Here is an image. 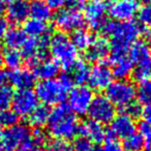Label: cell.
Returning <instances> with one entry per match:
<instances>
[{"label": "cell", "mask_w": 151, "mask_h": 151, "mask_svg": "<svg viewBox=\"0 0 151 151\" xmlns=\"http://www.w3.org/2000/svg\"><path fill=\"white\" fill-rule=\"evenodd\" d=\"M32 68V73L35 76V78H38L40 80H50L55 79L57 75L59 73V64L54 59L46 58L42 60H37L32 65H30Z\"/></svg>", "instance_id": "cell-16"}, {"label": "cell", "mask_w": 151, "mask_h": 151, "mask_svg": "<svg viewBox=\"0 0 151 151\" xmlns=\"http://www.w3.org/2000/svg\"><path fill=\"white\" fill-rule=\"evenodd\" d=\"M49 151H73V146L68 141L54 139L47 145Z\"/></svg>", "instance_id": "cell-37"}, {"label": "cell", "mask_w": 151, "mask_h": 151, "mask_svg": "<svg viewBox=\"0 0 151 151\" xmlns=\"http://www.w3.org/2000/svg\"><path fill=\"white\" fill-rule=\"evenodd\" d=\"M147 46H148L149 52H150V56H151V36H150V38H149V42L147 44Z\"/></svg>", "instance_id": "cell-49"}, {"label": "cell", "mask_w": 151, "mask_h": 151, "mask_svg": "<svg viewBox=\"0 0 151 151\" xmlns=\"http://www.w3.org/2000/svg\"><path fill=\"white\" fill-rule=\"evenodd\" d=\"M132 1H134V2H138L139 0H132ZM142 1H144V2H145V1H148V0H142Z\"/></svg>", "instance_id": "cell-52"}, {"label": "cell", "mask_w": 151, "mask_h": 151, "mask_svg": "<svg viewBox=\"0 0 151 151\" xmlns=\"http://www.w3.org/2000/svg\"><path fill=\"white\" fill-rule=\"evenodd\" d=\"M67 0H45V2L51 7V9H61L65 4Z\"/></svg>", "instance_id": "cell-42"}, {"label": "cell", "mask_w": 151, "mask_h": 151, "mask_svg": "<svg viewBox=\"0 0 151 151\" xmlns=\"http://www.w3.org/2000/svg\"><path fill=\"white\" fill-rule=\"evenodd\" d=\"M89 119L101 124H107L113 120L116 114L115 106L108 99L106 95L97 94L93 96L87 111Z\"/></svg>", "instance_id": "cell-6"}, {"label": "cell", "mask_w": 151, "mask_h": 151, "mask_svg": "<svg viewBox=\"0 0 151 151\" xmlns=\"http://www.w3.org/2000/svg\"><path fill=\"white\" fill-rule=\"evenodd\" d=\"M70 40L73 42V45L75 46V48L77 50L85 51L89 47L90 42H92V35L89 33V31H87L86 29L82 28V29H79L77 31L73 32L71 33Z\"/></svg>", "instance_id": "cell-28"}, {"label": "cell", "mask_w": 151, "mask_h": 151, "mask_svg": "<svg viewBox=\"0 0 151 151\" xmlns=\"http://www.w3.org/2000/svg\"><path fill=\"white\" fill-rule=\"evenodd\" d=\"M113 73L109 64L104 62L96 63L90 69L88 83L89 86L95 90H104L113 82Z\"/></svg>", "instance_id": "cell-12"}, {"label": "cell", "mask_w": 151, "mask_h": 151, "mask_svg": "<svg viewBox=\"0 0 151 151\" xmlns=\"http://www.w3.org/2000/svg\"><path fill=\"white\" fill-rule=\"evenodd\" d=\"M20 53L28 62L29 66L40 60L38 59V38H27L25 44L22 46Z\"/></svg>", "instance_id": "cell-26"}, {"label": "cell", "mask_w": 151, "mask_h": 151, "mask_svg": "<svg viewBox=\"0 0 151 151\" xmlns=\"http://www.w3.org/2000/svg\"><path fill=\"white\" fill-rule=\"evenodd\" d=\"M14 94L15 92L12 86H0V111L9 109L12 105Z\"/></svg>", "instance_id": "cell-34"}, {"label": "cell", "mask_w": 151, "mask_h": 151, "mask_svg": "<svg viewBox=\"0 0 151 151\" xmlns=\"http://www.w3.org/2000/svg\"><path fill=\"white\" fill-rule=\"evenodd\" d=\"M19 122V116L13 111V110H2L0 111V127L1 128H9L16 125Z\"/></svg>", "instance_id": "cell-32"}, {"label": "cell", "mask_w": 151, "mask_h": 151, "mask_svg": "<svg viewBox=\"0 0 151 151\" xmlns=\"http://www.w3.org/2000/svg\"><path fill=\"white\" fill-rule=\"evenodd\" d=\"M30 16L31 19L40 20L42 22H47L52 18V9L45 2V0H33L29 3Z\"/></svg>", "instance_id": "cell-22"}, {"label": "cell", "mask_w": 151, "mask_h": 151, "mask_svg": "<svg viewBox=\"0 0 151 151\" xmlns=\"http://www.w3.org/2000/svg\"><path fill=\"white\" fill-rule=\"evenodd\" d=\"M79 134L82 137H86L90 141L97 144V143H101L107 140L108 129L104 127L103 124L89 119L88 121L80 124Z\"/></svg>", "instance_id": "cell-17"}, {"label": "cell", "mask_w": 151, "mask_h": 151, "mask_svg": "<svg viewBox=\"0 0 151 151\" xmlns=\"http://www.w3.org/2000/svg\"><path fill=\"white\" fill-rule=\"evenodd\" d=\"M5 9V3L3 2V0H0V14H2Z\"/></svg>", "instance_id": "cell-46"}, {"label": "cell", "mask_w": 151, "mask_h": 151, "mask_svg": "<svg viewBox=\"0 0 151 151\" xmlns=\"http://www.w3.org/2000/svg\"><path fill=\"white\" fill-rule=\"evenodd\" d=\"M47 124L49 134L55 139L68 141L79 134L80 123L67 104L57 105L51 111Z\"/></svg>", "instance_id": "cell-1"}, {"label": "cell", "mask_w": 151, "mask_h": 151, "mask_svg": "<svg viewBox=\"0 0 151 151\" xmlns=\"http://www.w3.org/2000/svg\"><path fill=\"white\" fill-rule=\"evenodd\" d=\"M71 146H73V151H94L95 149L92 141L82 136L76 139Z\"/></svg>", "instance_id": "cell-35"}, {"label": "cell", "mask_w": 151, "mask_h": 151, "mask_svg": "<svg viewBox=\"0 0 151 151\" xmlns=\"http://www.w3.org/2000/svg\"><path fill=\"white\" fill-rule=\"evenodd\" d=\"M97 1H101V2H108V1H111V0H97Z\"/></svg>", "instance_id": "cell-51"}, {"label": "cell", "mask_w": 151, "mask_h": 151, "mask_svg": "<svg viewBox=\"0 0 151 151\" xmlns=\"http://www.w3.org/2000/svg\"><path fill=\"white\" fill-rule=\"evenodd\" d=\"M30 129L24 124H16L2 132L3 151H14L30 137Z\"/></svg>", "instance_id": "cell-9"}, {"label": "cell", "mask_w": 151, "mask_h": 151, "mask_svg": "<svg viewBox=\"0 0 151 151\" xmlns=\"http://www.w3.org/2000/svg\"><path fill=\"white\" fill-rule=\"evenodd\" d=\"M123 114L129 116L132 119H136V118L141 117V114H142V105H141L139 101H132L129 105L125 106L123 108Z\"/></svg>", "instance_id": "cell-38"}, {"label": "cell", "mask_w": 151, "mask_h": 151, "mask_svg": "<svg viewBox=\"0 0 151 151\" xmlns=\"http://www.w3.org/2000/svg\"><path fill=\"white\" fill-rule=\"evenodd\" d=\"M106 96L114 106L123 109L134 101L137 88L132 83L126 80H117L112 82L106 89Z\"/></svg>", "instance_id": "cell-4"}, {"label": "cell", "mask_w": 151, "mask_h": 151, "mask_svg": "<svg viewBox=\"0 0 151 151\" xmlns=\"http://www.w3.org/2000/svg\"><path fill=\"white\" fill-rule=\"evenodd\" d=\"M3 65V53L0 50V69H1V66Z\"/></svg>", "instance_id": "cell-48"}, {"label": "cell", "mask_w": 151, "mask_h": 151, "mask_svg": "<svg viewBox=\"0 0 151 151\" xmlns=\"http://www.w3.org/2000/svg\"><path fill=\"white\" fill-rule=\"evenodd\" d=\"M16 1H18V0H3V2L4 3H13V2H16Z\"/></svg>", "instance_id": "cell-50"}, {"label": "cell", "mask_w": 151, "mask_h": 151, "mask_svg": "<svg viewBox=\"0 0 151 151\" xmlns=\"http://www.w3.org/2000/svg\"><path fill=\"white\" fill-rule=\"evenodd\" d=\"M139 134L143 138L145 143V147L149 149L151 147V124L146 122H141L139 125Z\"/></svg>", "instance_id": "cell-39"}, {"label": "cell", "mask_w": 151, "mask_h": 151, "mask_svg": "<svg viewBox=\"0 0 151 151\" xmlns=\"http://www.w3.org/2000/svg\"><path fill=\"white\" fill-rule=\"evenodd\" d=\"M136 16L143 34H146L151 28V0L145 1L139 7Z\"/></svg>", "instance_id": "cell-27"}, {"label": "cell", "mask_w": 151, "mask_h": 151, "mask_svg": "<svg viewBox=\"0 0 151 151\" xmlns=\"http://www.w3.org/2000/svg\"><path fill=\"white\" fill-rule=\"evenodd\" d=\"M45 148H46V146L44 144H40V142L29 137L25 142L22 143L14 151H45Z\"/></svg>", "instance_id": "cell-36"}, {"label": "cell", "mask_w": 151, "mask_h": 151, "mask_svg": "<svg viewBox=\"0 0 151 151\" xmlns=\"http://www.w3.org/2000/svg\"><path fill=\"white\" fill-rule=\"evenodd\" d=\"M0 86H9V71L0 69Z\"/></svg>", "instance_id": "cell-45"}, {"label": "cell", "mask_w": 151, "mask_h": 151, "mask_svg": "<svg viewBox=\"0 0 151 151\" xmlns=\"http://www.w3.org/2000/svg\"><path fill=\"white\" fill-rule=\"evenodd\" d=\"M7 21L14 24L25 23L30 16L29 3L26 0H18L9 4L6 9Z\"/></svg>", "instance_id": "cell-19"}, {"label": "cell", "mask_w": 151, "mask_h": 151, "mask_svg": "<svg viewBox=\"0 0 151 151\" xmlns=\"http://www.w3.org/2000/svg\"><path fill=\"white\" fill-rule=\"evenodd\" d=\"M122 146L126 151H141L145 147V143L139 132H134L124 139Z\"/></svg>", "instance_id": "cell-31"}, {"label": "cell", "mask_w": 151, "mask_h": 151, "mask_svg": "<svg viewBox=\"0 0 151 151\" xmlns=\"http://www.w3.org/2000/svg\"><path fill=\"white\" fill-rule=\"evenodd\" d=\"M0 151H3L2 147V132L0 130Z\"/></svg>", "instance_id": "cell-47"}, {"label": "cell", "mask_w": 151, "mask_h": 151, "mask_svg": "<svg viewBox=\"0 0 151 151\" xmlns=\"http://www.w3.org/2000/svg\"><path fill=\"white\" fill-rule=\"evenodd\" d=\"M137 97L141 105H150L151 104V81L140 83L137 89Z\"/></svg>", "instance_id": "cell-33"}, {"label": "cell", "mask_w": 151, "mask_h": 151, "mask_svg": "<svg viewBox=\"0 0 151 151\" xmlns=\"http://www.w3.org/2000/svg\"><path fill=\"white\" fill-rule=\"evenodd\" d=\"M134 132H136L134 120L125 114H120L118 116H115L113 120L110 122V128L108 129V138L124 140Z\"/></svg>", "instance_id": "cell-10"}, {"label": "cell", "mask_w": 151, "mask_h": 151, "mask_svg": "<svg viewBox=\"0 0 151 151\" xmlns=\"http://www.w3.org/2000/svg\"><path fill=\"white\" fill-rule=\"evenodd\" d=\"M139 5L132 0H115L109 7V15L114 21H132L136 17Z\"/></svg>", "instance_id": "cell-13"}, {"label": "cell", "mask_w": 151, "mask_h": 151, "mask_svg": "<svg viewBox=\"0 0 151 151\" xmlns=\"http://www.w3.org/2000/svg\"><path fill=\"white\" fill-rule=\"evenodd\" d=\"M106 13H107V5L106 3L91 0L86 2L84 6V19L90 25L93 30L97 31L103 22L106 20Z\"/></svg>", "instance_id": "cell-15"}, {"label": "cell", "mask_w": 151, "mask_h": 151, "mask_svg": "<svg viewBox=\"0 0 151 151\" xmlns=\"http://www.w3.org/2000/svg\"><path fill=\"white\" fill-rule=\"evenodd\" d=\"M50 53L59 66L66 69L76 60H78V50L70 38L62 32H56L50 37Z\"/></svg>", "instance_id": "cell-3"}, {"label": "cell", "mask_w": 151, "mask_h": 151, "mask_svg": "<svg viewBox=\"0 0 151 151\" xmlns=\"http://www.w3.org/2000/svg\"><path fill=\"white\" fill-rule=\"evenodd\" d=\"M86 21L81 11L71 9H61L54 16V25L59 32L73 33L79 29L84 28Z\"/></svg>", "instance_id": "cell-5"}, {"label": "cell", "mask_w": 151, "mask_h": 151, "mask_svg": "<svg viewBox=\"0 0 151 151\" xmlns=\"http://www.w3.org/2000/svg\"><path fill=\"white\" fill-rule=\"evenodd\" d=\"M9 21L3 17H0V42L3 40L6 32L9 31Z\"/></svg>", "instance_id": "cell-43"}, {"label": "cell", "mask_w": 151, "mask_h": 151, "mask_svg": "<svg viewBox=\"0 0 151 151\" xmlns=\"http://www.w3.org/2000/svg\"><path fill=\"white\" fill-rule=\"evenodd\" d=\"M128 55H129L134 65L143 62V61H146L148 59H151L150 52H149L147 44H145L144 42H138V40L130 47Z\"/></svg>", "instance_id": "cell-25"}, {"label": "cell", "mask_w": 151, "mask_h": 151, "mask_svg": "<svg viewBox=\"0 0 151 151\" xmlns=\"http://www.w3.org/2000/svg\"><path fill=\"white\" fill-rule=\"evenodd\" d=\"M110 44L103 36H96L92 38L89 47L84 51L85 61L87 63H101L109 56Z\"/></svg>", "instance_id": "cell-14"}, {"label": "cell", "mask_w": 151, "mask_h": 151, "mask_svg": "<svg viewBox=\"0 0 151 151\" xmlns=\"http://www.w3.org/2000/svg\"><path fill=\"white\" fill-rule=\"evenodd\" d=\"M90 68L85 60H76L70 66L65 69L61 78L73 88V85L80 86L88 82Z\"/></svg>", "instance_id": "cell-11"}, {"label": "cell", "mask_w": 151, "mask_h": 151, "mask_svg": "<svg viewBox=\"0 0 151 151\" xmlns=\"http://www.w3.org/2000/svg\"><path fill=\"white\" fill-rule=\"evenodd\" d=\"M110 64H111L110 67L113 73V78H116L117 80H125L132 75L134 70V63L129 55L110 59Z\"/></svg>", "instance_id": "cell-20"}, {"label": "cell", "mask_w": 151, "mask_h": 151, "mask_svg": "<svg viewBox=\"0 0 151 151\" xmlns=\"http://www.w3.org/2000/svg\"><path fill=\"white\" fill-rule=\"evenodd\" d=\"M141 117L143 118V121L144 122L151 124V104L150 105H146L144 108H142Z\"/></svg>", "instance_id": "cell-44"}, {"label": "cell", "mask_w": 151, "mask_h": 151, "mask_svg": "<svg viewBox=\"0 0 151 151\" xmlns=\"http://www.w3.org/2000/svg\"><path fill=\"white\" fill-rule=\"evenodd\" d=\"M85 4H86L85 0H67L65 5H67L68 9L81 11L82 9H84Z\"/></svg>", "instance_id": "cell-41"}, {"label": "cell", "mask_w": 151, "mask_h": 151, "mask_svg": "<svg viewBox=\"0 0 151 151\" xmlns=\"http://www.w3.org/2000/svg\"><path fill=\"white\" fill-rule=\"evenodd\" d=\"M51 110L49 106L38 105L33 112L28 116V122L34 128H42L47 125L49 117H50Z\"/></svg>", "instance_id": "cell-24"}, {"label": "cell", "mask_w": 151, "mask_h": 151, "mask_svg": "<svg viewBox=\"0 0 151 151\" xmlns=\"http://www.w3.org/2000/svg\"><path fill=\"white\" fill-rule=\"evenodd\" d=\"M148 151H151V147H150V148L148 149Z\"/></svg>", "instance_id": "cell-53"}, {"label": "cell", "mask_w": 151, "mask_h": 151, "mask_svg": "<svg viewBox=\"0 0 151 151\" xmlns=\"http://www.w3.org/2000/svg\"><path fill=\"white\" fill-rule=\"evenodd\" d=\"M35 76L27 68H19L9 71V86H14L19 90L31 89L35 85Z\"/></svg>", "instance_id": "cell-18"}, {"label": "cell", "mask_w": 151, "mask_h": 151, "mask_svg": "<svg viewBox=\"0 0 151 151\" xmlns=\"http://www.w3.org/2000/svg\"><path fill=\"white\" fill-rule=\"evenodd\" d=\"M68 104L67 106L75 114L84 115L87 113L93 99V93L91 88L80 85L71 88L68 92Z\"/></svg>", "instance_id": "cell-7"}, {"label": "cell", "mask_w": 151, "mask_h": 151, "mask_svg": "<svg viewBox=\"0 0 151 151\" xmlns=\"http://www.w3.org/2000/svg\"><path fill=\"white\" fill-rule=\"evenodd\" d=\"M24 58L20 51L14 50V49H7L3 54V63L6 65L7 68L15 70V69L21 68L23 64Z\"/></svg>", "instance_id": "cell-30"}, {"label": "cell", "mask_w": 151, "mask_h": 151, "mask_svg": "<svg viewBox=\"0 0 151 151\" xmlns=\"http://www.w3.org/2000/svg\"><path fill=\"white\" fill-rule=\"evenodd\" d=\"M132 77L139 83L151 81V59L134 65Z\"/></svg>", "instance_id": "cell-29"}, {"label": "cell", "mask_w": 151, "mask_h": 151, "mask_svg": "<svg viewBox=\"0 0 151 151\" xmlns=\"http://www.w3.org/2000/svg\"><path fill=\"white\" fill-rule=\"evenodd\" d=\"M71 87L60 77L38 82L35 86V94L42 105H59L65 99Z\"/></svg>", "instance_id": "cell-2"}, {"label": "cell", "mask_w": 151, "mask_h": 151, "mask_svg": "<svg viewBox=\"0 0 151 151\" xmlns=\"http://www.w3.org/2000/svg\"><path fill=\"white\" fill-rule=\"evenodd\" d=\"M23 30L27 36H30L31 38H40L48 34L49 27L46 22L35 19H28L24 23Z\"/></svg>", "instance_id": "cell-23"}, {"label": "cell", "mask_w": 151, "mask_h": 151, "mask_svg": "<svg viewBox=\"0 0 151 151\" xmlns=\"http://www.w3.org/2000/svg\"><path fill=\"white\" fill-rule=\"evenodd\" d=\"M27 35L23 29L19 27H13L6 32L4 38H3V42H4L5 46L7 47V49L18 50V49L22 48V46L27 40Z\"/></svg>", "instance_id": "cell-21"}, {"label": "cell", "mask_w": 151, "mask_h": 151, "mask_svg": "<svg viewBox=\"0 0 151 151\" xmlns=\"http://www.w3.org/2000/svg\"><path fill=\"white\" fill-rule=\"evenodd\" d=\"M101 148V151H125L122 144H120L116 139L112 138H108Z\"/></svg>", "instance_id": "cell-40"}, {"label": "cell", "mask_w": 151, "mask_h": 151, "mask_svg": "<svg viewBox=\"0 0 151 151\" xmlns=\"http://www.w3.org/2000/svg\"><path fill=\"white\" fill-rule=\"evenodd\" d=\"M38 99L35 92L31 89L26 90H19L14 94L12 101L13 111L18 116L28 117L38 106Z\"/></svg>", "instance_id": "cell-8"}]
</instances>
